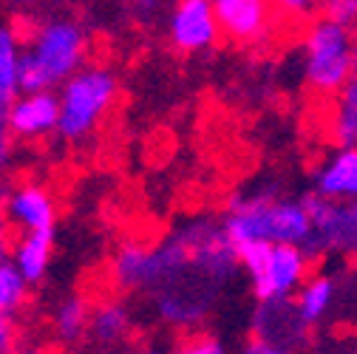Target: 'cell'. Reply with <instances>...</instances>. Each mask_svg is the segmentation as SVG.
<instances>
[{
    "label": "cell",
    "mask_w": 357,
    "mask_h": 354,
    "mask_svg": "<svg viewBox=\"0 0 357 354\" xmlns=\"http://www.w3.org/2000/svg\"><path fill=\"white\" fill-rule=\"evenodd\" d=\"M213 9L221 26L236 43H252L270 23V0H213Z\"/></svg>",
    "instance_id": "8fae6325"
},
{
    "label": "cell",
    "mask_w": 357,
    "mask_h": 354,
    "mask_svg": "<svg viewBox=\"0 0 357 354\" xmlns=\"http://www.w3.org/2000/svg\"><path fill=\"white\" fill-rule=\"evenodd\" d=\"M20 3H31V0H20Z\"/></svg>",
    "instance_id": "f546056e"
},
{
    "label": "cell",
    "mask_w": 357,
    "mask_h": 354,
    "mask_svg": "<svg viewBox=\"0 0 357 354\" xmlns=\"http://www.w3.org/2000/svg\"><path fill=\"white\" fill-rule=\"evenodd\" d=\"M128 3H133V6H139V9H153L159 0H128Z\"/></svg>",
    "instance_id": "4316f807"
},
{
    "label": "cell",
    "mask_w": 357,
    "mask_h": 354,
    "mask_svg": "<svg viewBox=\"0 0 357 354\" xmlns=\"http://www.w3.org/2000/svg\"><path fill=\"white\" fill-rule=\"evenodd\" d=\"M60 125V100L52 91L17 97L6 111V128L20 139H37Z\"/></svg>",
    "instance_id": "30bf717a"
},
{
    "label": "cell",
    "mask_w": 357,
    "mask_h": 354,
    "mask_svg": "<svg viewBox=\"0 0 357 354\" xmlns=\"http://www.w3.org/2000/svg\"><path fill=\"white\" fill-rule=\"evenodd\" d=\"M20 52H17V37L9 29H0V100L9 102L15 91H20L17 74H20Z\"/></svg>",
    "instance_id": "e0dca14e"
},
{
    "label": "cell",
    "mask_w": 357,
    "mask_h": 354,
    "mask_svg": "<svg viewBox=\"0 0 357 354\" xmlns=\"http://www.w3.org/2000/svg\"><path fill=\"white\" fill-rule=\"evenodd\" d=\"M335 300V284L332 278L326 275H318V278H312L301 286L298 292V300H295V312H298V321L301 323H318L326 312H329V306Z\"/></svg>",
    "instance_id": "9a60e30c"
},
{
    "label": "cell",
    "mask_w": 357,
    "mask_h": 354,
    "mask_svg": "<svg viewBox=\"0 0 357 354\" xmlns=\"http://www.w3.org/2000/svg\"><path fill=\"white\" fill-rule=\"evenodd\" d=\"M306 249L301 244H275L266 267L252 278V292L261 303H284L306 278Z\"/></svg>",
    "instance_id": "5b68a950"
},
{
    "label": "cell",
    "mask_w": 357,
    "mask_h": 354,
    "mask_svg": "<svg viewBox=\"0 0 357 354\" xmlns=\"http://www.w3.org/2000/svg\"><path fill=\"white\" fill-rule=\"evenodd\" d=\"M312 224H315V238H312V249L315 247H332V249H351L357 252V201L349 207H340L335 199L321 196L318 190L303 199Z\"/></svg>",
    "instance_id": "52a82bcc"
},
{
    "label": "cell",
    "mask_w": 357,
    "mask_h": 354,
    "mask_svg": "<svg viewBox=\"0 0 357 354\" xmlns=\"http://www.w3.org/2000/svg\"><path fill=\"white\" fill-rule=\"evenodd\" d=\"M9 156V134H6V128H0V162H6Z\"/></svg>",
    "instance_id": "484cf974"
},
{
    "label": "cell",
    "mask_w": 357,
    "mask_h": 354,
    "mask_svg": "<svg viewBox=\"0 0 357 354\" xmlns=\"http://www.w3.org/2000/svg\"><path fill=\"white\" fill-rule=\"evenodd\" d=\"M326 17L346 29H357V0H329L326 3Z\"/></svg>",
    "instance_id": "7402d4cb"
},
{
    "label": "cell",
    "mask_w": 357,
    "mask_h": 354,
    "mask_svg": "<svg viewBox=\"0 0 357 354\" xmlns=\"http://www.w3.org/2000/svg\"><path fill=\"white\" fill-rule=\"evenodd\" d=\"M185 351H190V354H221L225 346H221L215 337H196V343H188Z\"/></svg>",
    "instance_id": "603a6c76"
},
{
    "label": "cell",
    "mask_w": 357,
    "mask_h": 354,
    "mask_svg": "<svg viewBox=\"0 0 357 354\" xmlns=\"http://www.w3.org/2000/svg\"><path fill=\"white\" fill-rule=\"evenodd\" d=\"M6 210H9V218L23 230H54L57 224L54 199L37 185H26L15 190Z\"/></svg>",
    "instance_id": "4fadbf2b"
},
{
    "label": "cell",
    "mask_w": 357,
    "mask_h": 354,
    "mask_svg": "<svg viewBox=\"0 0 357 354\" xmlns=\"http://www.w3.org/2000/svg\"><path fill=\"white\" fill-rule=\"evenodd\" d=\"M54 247V230H26L15 247V263L29 284H37L49 270Z\"/></svg>",
    "instance_id": "5bb4252c"
},
{
    "label": "cell",
    "mask_w": 357,
    "mask_h": 354,
    "mask_svg": "<svg viewBox=\"0 0 357 354\" xmlns=\"http://www.w3.org/2000/svg\"><path fill=\"white\" fill-rule=\"evenodd\" d=\"M354 37L332 17L318 20L306 34V79L318 94H340L354 77Z\"/></svg>",
    "instance_id": "7a4b0ae2"
},
{
    "label": "cell",
    "mask_w": 357,
    "mask_h": 354,
    "mask_svg": "<svg viewBox=\"0 0 357 354\" xmlns=\"http://www.w3.org/2000/svg\"><path fill=\"white\" fill-rule=\"evenodd\" d=\"M275 6H278V9H284V12L298 15V12H303V9H309V6H312V0H275Z\"/></svg>",
    "instance_id": "d4e9b609"
},
{
    "label": "cell",
    "mask_w": 357,
    "mask_h": 354,
    "mask_svg": "<svg viewBox=\"0 0 357 354\" xmlns=\"http://www.w3.org/2000/svg\"><path fill=\"white\" fill-rule=\"evenodd\" d=\"M221 34L213 0H178L170 17V40L178 52H204Z\"/></svg>",
    "instance_id": "ba28073f"
},
{
    "label": "cell",
    "mask_w": 357,
    "mask_h": 354,
    "mask_svg": "<svg viewBox=\"0 0 357 354\" xmlns=\"http://www.w3.org/2000/svg\"><path fill=\"white\" fill-rule=\"evenodd\" d=\"M354 52H357V31H354Z\"/></svg>",
    "instance_id": "f1b7e54d"
},
{
    "label": "cell",
    "mask_w": 357,
    "mask_h": 354,
    "mask_svg": "<svg viewBox=\"0 0 357 354\" xmlns=\"http://www.w3.org/2000/svg\"><path fill=\"white\" fill-rule=\"evenodd\" d=\"M225 230L238 241L266 238L275 244H301L309 255L312 238H315V224L303 201H284L273 196H247L233 199L230 213L225 218Z\"/></svg>",
    "instance_id": "6da1fadb"
},
{
    "label": "cell",
    "mask_w": 357,
    "mask_h": 354,
    "mask_svg": "<svg viewBox=\"0 0 357 354\" xmlns=\"http://www.w3.org/2000/svg\"><path fill=\"white\" fill-rule=\"evenodd\" d=\"M0 114H3V100H0ZM0 128H3V116H0Z\"/></svg>",
    "instance_id": "83f0119b"
},
{
    "label": "cell",
    "mask_w": 357,
    "mask_h": 354,
    "mask_svg": "<svg viewBox=\"0 0 357 354\" xmlns=\"http://www.w3.org/2000/svg\"><path fill=\"white\" fill-rule=\"evenodd\" d=\"M315 190L335 201H357V145L340 148L315 173Z\"/></svg>",
    "instance_id": "7c38bea8"
},
{
    "label": "cell",
    "mask_w": 357,
    "mask_h": 354,
    "mask_svg": "<svg viewBox=\"0 0 357 354\" xmlns=\"http://www.w3.org/2000/svg\"><path fill=\"white\" fill-rule=\"evenodd\" d=\"M188 258H190V252H188L182 238H176L159 249H145L137 244H128L114 261V275L128 289L156 286L165 278H170L182 270Z\"/></svg>",
    "instance_id": "277c9868"
},
{
    "label": "cell",
    "mask_w": 357,
    "mask_h": 354,
    "mask_svg": "<svg viewBox=\"0 0 357 354\" xmlns=\"http://www.w3.org/2000/svg\"><path fill=\"white\" fill-rule=\"evenodd\" d=\"M332 137L337 148L357 145V74L340 88V102L332 122Z\"/></svg>",
    "instance_id": "2e32d148"
},
{
    "label": "cell",
    "mask_w": 357,
    "mask_h": 354,
    "mask_svg": "<svg viewBox=\"0 0 357 354\" xmlns=\"http://www.w3.org/2000/svg\"><path fill=\"white\" fill-rule=\"evenodd\" d=\"M185 241L190 258L199 263V267L213 275V278H227L233 275V267H236V261H238V252H236V244L233 238L227 236V230L221 227H193L188 233L178 236Z\"/></svg>",
    "instance_id": "9c48e42d"
},
{
    "label": "cell",
    "mask_w": 357,
    "mask_h": 354,
    "mask_svg": "<svg viewBox=\"0 0 357 354\" xmlns=\"http://www.w3.org/2000/svg\"><path fill=\"white\" fill-rule=\"evenodd\" d=\"M128 332V312L119 303H105L91 315V334L100 343H114Z\"/></svg>",
    "instance_id": "d6986e66"
},
{
    "label": "cell",
    "mask_w": 357,
    "mask_h": 354,
    "mask_svg": "<svg viewBox=\"0 0 357 354\" xmlns=\"http://www.w3.org/2000/svg\"><path fill=\"white\" fill-rule=\"evenodd\" d=\"M116 100V79L105 68H82L66 79L60 97V137L77 142L100 125Z\"/></svg>",
    "instance_id": "3957f363"
},
{
    "label": "cell",
    "mask_w": 357,
    "mask_h": 354,
    "mask_svg": "<svg viewBox=\"0 0 357 354\" xmlns=\"http://www.w3.org/2000/svg\"><path fill=\"white\" fill-rule=\"evenodd\" d=\"M26 278L23 272L17 270V263H6L0 261V309L3 312H15V309H20L23 298H26Z\"/></svg>",
    "instance_id": "ffe728a7"
},
{
    "label": "cell",
    "mask_w": 357,
    "mask_h": 354,
    "mask_svg": "<svg viewBox=\"0 0 357 354\" xmlns=\"http://www.w3.org/2000/svg\"><path fill=\"white\" fill-rule=\"evenodd\" d=\"M37 60L49 68V74L54 77V82L68 79L85 57V37L79 31L77 23L71 20H52L46 23L37 37H34V49Z\"/></svg>",
    "instance_id": "8992f818"
},
{
    "label": "cell",
    "mask_w": 357,
    "mask_h": 354,
    "mask_svg": "<svg viewBox=\"0 0 357 354\" xmlns=\"http://www.w3.org/2000/svg\"><path fill=\"white\" fill-rule=\"evenodd\" d=\"M15 346V326L9 321V312L0 309V351H9Z\"/></svg>",
    "instance_id": "cb8c5ba5"
},
{
    "label": "cell",
    "mask_w": 357,
    "mask_h": 354,
    "mask_svg": "<svg viewBox=\"0 0 357 354\" xmlns=\"http://www.w3.org/2000/svg\"><path fill=\"white\" fill-rule=\"evenodd\" d=\"M17 85L23 94H34V91H49L54 85V77L49 74V68L37 60L34 52L20 57V74H17Z\"/></svg>",
    "instance_id": "44dd1931"
},
{
    "label": "cell",
    "mask_w": 357,
    "mask_h": 354,
    "mask_svg": "<svg viewBox=\"0 0 357 354\" xmlns=\"http://www.w3.org/2000/svg\"><path fill=\"white\" fill-rule=\"evenodd\" d=\"M88 326H91V315H88V306H85L79 298H71V300H66V303L57 309L54 329H57L60 340L77 343V340L85 334Z\"/></svg>",
    "instance_id": "ac0fdd59"
}]
</instances>
